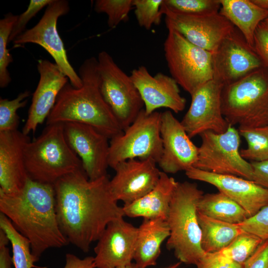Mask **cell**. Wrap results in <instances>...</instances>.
Masks as SVG:
<instances>
[{"label":"cell","mask_w":268,"mask_h":268,"mask_svg":"<svg viewBox=\"0 0 268 268\" xmlns=\"http://www.w3.org/2000/svg\"><path fill=\"white\" fill-rule=\"evenodd\" d=\"M62 268H95L94 257H86L80 259L74 254L66 255V263Z\"/></svg>","instance_id":"42"},{"label":"cell","mask_w":268,"mask_h":268,"mask_svg":"<svg viewBox=\"0 0 268 268\" xmlns=\"http://www.w3.org/2000/svg\"><path fill=\"white\" fill-rule=\"evenodd\" d=\"M195 183L178 182L166 221L170 229L167 248L179 262L195 265L205 255L201 247V230L197 204L203 195Z\"/></svg>","instance_id":"4"},{"label":"cell","mask_w":268,"mask_h":268,"mask_svg":"<svg viewBox=\"0 0 268 268\" xmlns=\"http://www.w3.org/2000/svg\"><path fill=\"white\" fill-rule=\"evenodd\" d=\"M160 134L162 152L158 164L162 172L175 174L193 167L199 147L192 141L181 122L170 110L161 113Z\"/></svg>","instance_id":"17"},{"label":"cell","mask_w":268,"mask_h":268,"mask_svg":"<svg viewBox=\"0 0 268 268\" xmlns=\"http://www.w3.org/2000/svg\"><path fill=\"white\" fill-rule=\"evenodd\" d=\"M243 268H268V240L260 244L244 263Z\"/></svg>","instance_id":"40"},{"label":"cell","mask_w":268,"mask_h":268,"mask_svg":"<svg viewBox=\"0 0 268 268\" xmlns=\"http://www.w3.org/2000/svg\"><path fill=\"white\" fill-rule=\"evenodd\" d=\"M170 236L167 222L162 219L144 218L137 228L133 260L137 268L155 266L161 246Z\"/></svg>","instance_id":"24"},{"label":"cell","mask_w":268,"mask_h":268,"mask_svg":"<svg viewBox=\"0 0 268 268\" xmlns=\"http://www.w3.org/2000/svg\"><path fill=\"white\" fill-rule=\"evenodd\" d=\"M201 230V247L205 253L219 252L244 231L237 224L208 217L198 212Z\"/></svg>","instance_id":"26"},{"label":"cell","mask_w":268,"mask_h":268,"mask_svg":"<svg viewBox=\"0 0 268 268\" xmlns=\"http://www.w3.org/2000/svg\"><path fill=\"white\" fill-rule=\"evenodd\" d=\"M157 164L149 158L129 159L117 164L114 168L115 175L109 182L115 199L128 204L150 192L160 176Z\"/></svg>","instance_id":"16"},{"label":"cell","mask_w":268,"mask_h":268,"mask_svg":"<svg viewBox=\"0 0 268 268\" xmlns=\"http://www.w3.org/2000/svg\"><path fill=\"white\" fill-rule=\"evenodd\" d=\"M163 0H133L134 14L141 27L149 30L152 26L158 25L162 14L161 6Z\"/></svg>","instance_id":"35"},{"label":"cell","mask_w":268,"mask_h":268,"mask_svg":"<svg viewBox=\"0 0 268 268\" xmlns=\"http://www.w3.org/2000/svg\"><path fill=\"white\" fill-rule=\"evenodd\" d=\"M117 268H137L135 263L131 264L124 267H118Z\"/></svg>","instance_id":"45"},{"label":"cell","mask_w":268,"mask_h":268,"mask_svg":"<svg viewBox=\"0 0 268 268\" xmlns=\"http://www.w3.org/2000/svg\"><path fill=\"white\" fill-rule=\"evenodd\" d=\"M37 67L40 78L22 131L26 135L34 133L39 125L47 120L60 91L68 82L67 77L55 63L40 59Z\"/></svg>","instance_id":"21"},{"label":"cell","mask_w":268,"mask_h":268,"mask_svg":"<svg viewBox=\"0 0 268 268\" xmlns=\"http://www.w3.org/2000/svg\"><path fill=\"white\" fill-rule=\"evenodd\" d=\"M219 0V12L239 30L254 49L256 30L268 17V10L261 8L251 0Z\"/></svg>","instance_id":"25"},{"label":"cell","mask_w":268,"mask_h":268,"mask_svg":"<svg viewBox=\"0 0 268 268\" xmlns=\"http://www.w3.org/2000/svg\"><path fill=\"white\" fill-rule=\"evenodd\" d=\"M18 15L11 12L6 14L0 20V87H6L11 82L7 67L13 58L7 49V44L13 25Z\"/></svg>","instance_id":"31"},{"label":"cell","mask_w":268,"mask_h":268,"mask_svg":"<svg viewBox=\"0 0 268 268\" xmlns=\"http://www.w3.org/2000/svg\"><path fill=\"white\" fill-rule=\"evenodd\" d=\"M97 59L101 94L123 131L143 109V102L130 75L108 53L101 51Z\"/></svg>","instance_id":"9"},{"label":"cell","mask_w":268,"mask_h":268,"mask_svg":"<svg viewBox=\"0 0 268 268\" xmlns=\"http://www.w3.org/2000/svg\"><path fill=\"white\" fill-rule=\"evenodd\" d=\"M28 135L18 130L0 132V190L13 193L24 187L29 178L25 150Z\"/></svg>","instance_id":"22"},{"label":"cell","mask_w":268,"mask_h":268,"mask_svg":"<svg viewBox=\"0 0 268 268\" xmlns=\"http://www.w3.org/2000/svg\"><path fill=\"white\" fill-rule=\"evenodd\" d=\"M219 0H163L161 12L169 11L186 15H203L219 12Z\"/></svg>","instance_id":"30"},{"label":"cell","mask_w":268,"mask_h":268,"mask_svg":"<svg viewBox=\"0 0 268 268\" xmlns=\"http://www.w3.org/2000/svg\"><path fill=\"white\" fill-rule=\"evenodd\" d=\"M190 179L205 182L216 187L239 204L249 217L268 205V189L241 177L220 175L192 167L185 171Z\"/></svg>","instance_id":"19"},{"label":"cell","mask_w":268,"mask_h":268,"mask_svg":"<svg viewBox=\"0 0 268 268\" xmlns=\"http://www.w3.org/2000/svg\"><path fill=\"white\" fill-rule=\"evenodd\" d=\"M182 263L179 262L166 268H178Z\"/></svg>","instance_id":"46"},{"label":"cell","mask_w":268,"mask_h":268,"mask_svg":"<svg viewBox=\"0 0 268 268\" xmlns=\"http://www.w3.org/2000/svg\"><path fill=\"white\" fill-rule=\"evenodd\" d=\"M137 228L121 218L111 221L94 248L95 268H117L132 263Z\"/></svg>","instance_id":"20"},{"label":"cell","mask_w":268,"mask_h":268,"mask_svg":"<svg viewBox=\"0 0 268 268\" xmlns=\"http://www.w3.org/2000/svg\"><path fill=\"white\" fill-rule=\"evenodd\" d=\"M213 80L223 86L264 67L259 57L235 28L212 53Z\"/></svg>","instance_id":"12"},{"label":"cell","mask_w":268,"mask_h":268,"mask_svg":"<svg viewBox=\"0 0 268 268\" xmlns=\"http://www.w3.org/2000/svg\"><path fill=\"white\" fill-rule=\"evenodd\" d=\"M8 242L5 233L0 229V268H12L13 261L7 247Z\"/></svg>","instance_id":"43"},{"label":"cell","mask_w":268,"mask_h":268,"mask_svg":"<svg viewBox=\"0 0 268 268\" xmlns=\"http://www.w3.org/2000/svg\"><path fill=\"white\" fill-rule=\"evenodd\" d=\"M254 50L263 66L268 69V25L264 21L262 22L256 30Z\"/></svg>","instance_id":"38"},{"label":"cell","mask_w":268,"mask_h":268,"mask_svg":"<svg viewBox=\"0 0 268 268\" xmlns=\"http://www.w3.org/2000/svg\"><path fill=\"white\" fill-rule=\"evenodd\" d=\"M201 144L193 167L220 175H229L250 181L253 169L250 162L241 155L238 130L229 125L223 133L206 131L200 135Z\"/></svg>","instance_id":"10"},{"label":"cell","mask_w":268,"mask_h":268,"mask_svg":"<svg viewBox=\"0 0 268 268\" xmlns=\"http://www.w3.org/2000/svg\"><path fill=\"white\" fill-rule=\"evenodd\" d=\"M0 211L29 241L32 253L38 260L47 249L69 243L59 225L53 185L29 178L16 192L0 190Z\"/></svg>","instance_id":"2"},{"label":"cell","mask_w":268,"mask_h":268,"mask_svg":"<svg viewBox=\"0 0 268 268\" xmlns=\"http://www.w3.org/2000/svg\"><path fill=\"white\" fill-rule=\"evenodd\" d=\"M133 3V0H97L94 10L105 13L108 26L114 28L121 22L128 20L129 13L134 7Z\"/></svg>","instance_id":"34"},{"label":"cell","mask_w":268,"mask_h":268,"mask_svg":"<svg viewBox=\"0 0 268 268\" xmlns=\"http://www.w3.org/2000/svg\"><path fill=\"white\" fill-rule=\"evenodd\" d=\"M69 11L68 2L66 0H53L46 8L39 22L32 28L26 30L13 41L19 47L27 43H34L43 48L51 56L55 64L67 77L75 88H80L82 81L70 64L63 42L57 29L60 16Z\"/></svg>","instance_id":"11"},{"label":"cell","mask_w":268,"mask_h":268,"mask_svg":"<svg viewBox=\"0 0 268 268\" xmlns=\"http://www.w3.org/2000/svg\"><path fill=\"white\" fill-rule=\"evenodd\" d=\"M161 113L147 114L144 109L120 134L110 139L108 163L114 169L132 159L151 158L158 164L162 152Z\"/></svg>","instance_id":"8"},{"label":"cell","mask_w":268,"mask_h":268,"mask_svg":"<svg viewBox=\"0 0 268 268\" xmlns=\"http://www.w3.org/2000/svg\"><path fill=\"white\" fill-rule=\"evenodd\" d=\"M264 22L268 25V17L264 21Z\"/></svg>","instance_id":"47"},{"label":"cell","mask_w":268,"mask_h":268,"mask_svg":"<svg viewBox=\"0 0 268 268\" xmlns=\"http://www.w3.org/2000/svg\"><path fill=\"white\" fill-rule=\"evenodd\" d=\"M46 126L40 135L27 143L25 166L30 179L54 185L62 177L83 169L80 158L67 141L64 124Z\"/></svg>","instance_id":"5"},{"label":"cell","mask_w":268,"mask_h":268,"mask_svg":"<svg viewBox=\"0 0 268 268\" xmlns=\"http://www.w3.org/2000/svg\"><path fill=\"white\" fill-rule=\"evenodd\" d=\"M196 266V268H243V265L234 262L218 252L205 253Z\"/></svg>","instance_id":"39"},{"label":"cell","mask_w":268,"mask_h":268,"mask_svg":"<svg viewBox=\"0 0 268 268\" xmlns=\"http://www.w3.org/2000/svg\"><path fill=\"white\" fill-rule=\"evenodd\" d=\"M53 0H31L27 9L18 15L11 33L9 42L13 40L19 35L24 32L29 21L34 17L44 7H47Z\"/></svg>","instance_id":"37"},{"label":"cell","mask_w":268,"mask_h":268,"mask_svg":"<svg viewBox=\"0 0 268 268\" xmlns=\"http://www.w3.org/2000/svg\"><path fill=\"white\" fill-rule=\"evenodd\" d=\"M177 183L174 178L161 171L158 182L153 189L138 200L124 205L122 207L125 215L166 220Z\"/></svg>","instance_id":"23"},{"label":"cell","mask_w":268,"mask_h":268,"mask_svg":"<svg viewBox=\"0 0 268 268\" xmlns=\"http://www.w3.org/2000/svg\"><path fill=\"white\" fill-rule=\"evenodd\" d=\"M30 95L28 90L20 93L12 100L0 98V132L18 130L19 118L17 111L24 107L27 103V98Z\"/></svg>","instance_id":"33"},{"label":"cell","mask_w":268,"mask_h":268,"mask_svg":"<svg viewBox=\"0 0 268 268\" xmlns=\"http://www.w3.org/2000/svg\"><path fill=\"white\" fill-rule=\"evenodd\" d=\"M131 78L137 89L147 114L160 108L169 109L176 113L183 111L186 100L181 96L175 80L162 72L152 76L146 67L133 69Z\"/></svg>","instance_id":"18"},{"label":"cell","mask_w":268,"mask_h":268,"mask_svg":"<svg viewBox=\"0 0 268 268\" xmlns=\"http://www.w3.org/2000/svg\"><path fill=\"white\" fill-rule=\"evenodd\" d=\"M198 212L222 221L239 224L249 217L239 204L221 192L203 194L197 204Z\"/></svg>","instance_id":"27"},{"label":"cell","mask_w":268,"mask_h":268,"mask_svg":"<svg viewBox=\"0 0 268 268\" xmlns=\"http://www.w3.org/2000/svg\"><path fill=\"white\" fill-rule=\"evenodd\" d=\"M109 182L108 175L90 180L81 169L53 185L60 228L68 242L84 252L89 251L111 221L125 215Z\"/></svg>","instance_id":"1"},{"label":"cell","mask_w":268,"mask_h":268,"mask_svg":"<svg viewBox=\"0 0 268 268\" xmlns=\"http://www.w3.org/2000/svg\"><path fill=\"white\" fill-rule=\"evenodd\" d=\"M68 145L80 158L88 179L94 180L107 175L109 138L94 127L76 122L64 123Z\"/></svg>","instance_id":"15"},{"label":"cell","mask_w":268,"mask_h":268,"mask_svg":"<svg viewBox=\"0 0 268 268\" xmlns=\"http://www.w3.org/2000/svg\"><path fill=\"white\" fill-rule=\"evenodd\" d=\"M167 28L180 33L192 44L213 53L235 27L219 12L186 15L164 11Z\"/></svg>","instance_id":"14"},{"label":"cell","mask_w":268,"mask_h":268,"mask_svg":"<svg viewBox=\"0 0 268 268\" xmlns=\"http://www.w3.org/2000/svg\"><path fill=\"white\" fill-rule=\"evenodd\" d=\"M78 73L82 86L75 88L68 82L64 86L46 120V125L82 123L94 127L109 139L122 133L123 130L100 90L97 59H86Z\"/></svg>","instance_id":"3"},{"label":"cell","mask_w":268,"mask_h":268,"mask_svg":"<svg viewBox=\"0 0 268 268\" xmlns=\"http://www.w3.org/2000/svg\"><path fill=\"white\" fill-rule=\"evenodd\" d=\"M223 87L212 79L191 95L190 106L181 122L191 138L206 131L221 134L227 130L230 125L221 109Z\"/></svg>","instance_id":"13"},{"label":"cell","mask_w":268,"mask_h":268,"mask_svg":"<svg viewBox=\"0 0 268 268\" xmlns=\"http://www.w3.org/2000/svg\"><path fill=\"white\" fill-rule=\"evenodd\" d=\"M263 241L255 235L244 231L218 253L234 262L243 265Z\"/></svg>","instance_id":"32"},{"label":"cell","mask_w":268,"mask_h":268,"mask_svg":"<svg viewBox=\"0 0 268 268\" xmlns=\"http://www.w3.org/2000/svg\"><path fill=\"white\" fill-rule=\"evenodd\" d=\"M167 29L163 47L169 70L178 85L191 95L212 80V53L192 44L173 29Z\"/></svg>","instance_id":"7"},{"label":"cell","mask_w":268,"mask_h":268,"mask_svg":"<svg viewBox=\"0 0 268 268\" xmlns=\"http://www.w3.org/2000/svg\"><path fill=\"white\" fill-rule=\"evenodd\" d=\"M250 163L253 169L252 181L268 189V160Z\"/></svg>","instance_id":"41"},{"label":"cell","mask_w":268,"mask_h":268,"mask_svg":"<svg viewBox=\"0 0 268 268\" xmlns=\"http://www.w3.org/2000/svg\"><path fill=\"white\" fill-rule=\"evenodd\" d=\"M238 131L247 143V147L240 150L244 159L251 162L268 160V126L239 128Z\"/></svg>","instance_id":"29"},{"label":"cell","mask_w":268,"mask_h":268,"mask_svg":"<svg viewBox=\"0 0 268 268\" xmlns=\"http://www.w3.org/2000/svg\"><path fill=\"white\" fill-rule=\"evenodd\" d=\"M221 100L223 116L230 125L268 126V69L262 67L224 86Z\"/></svg>","instance_id":"6"},{"label":"cell","mask_w":268,"mask_h":268,"mask_svg":"<svg viewBox=\"0 0 268 268\" xmlns=\"http://www.w3.org/2000/svg\"><path fill=\"white\" fill-rule=\"evenodd\" d=\"M255 4L262 8L268 10V0H251Z\"/></svg>","instance_id":"44"},{"label":"cell","mask_w":268,"mask_h":268,"mask_svg":"<svg viewBox=\"0 0 268 268\" xmlns=\"http://www.w3.org/2000/svg\"><path fill=\"white\" fill-rule=\"evenodd\" d=\"M244 231L268 240V205L242 222L237 224Z\"/></svg>","instance_id":"36"},{"label":"cell","mask_w":268,"mask_h":268,"mask_svg":"<svg viewBox=\"0 0 268 268\" xmlns=\"http://www.w3.org/2000/svg\"><path fill=\"white\" fill-rule=\"evenodd\" d=\"M0 229L11 243L13 264L15 268H33L38 260L32 254L29 241L14 227L10 220L0 213Z\"/></svg>","instance_id":"28"}]
</instances>
